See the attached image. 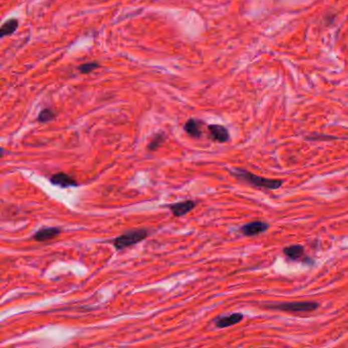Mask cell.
<instances>
[{"label": "cell", "instance_id": "1", "mask_svg": "<svg viewBox=\"0 0 348 348\" xmlns=\"http://www.w3.org/2000/svg\"><path fill=\"white\" fill-rule=\"evenodd\" d=\"M232 173H233V176H235L237 179L258 188L276 190V189H279L283 184L282 180L268 179V178L260 177L243 168H234L233 170H232Z\"/></svg>", "mask_w": 348, "mask_h": 348}, {"label": "cell", "instance_id": "2", "mask_svg": "<svg viewBox=\"0 0 348 348\" xmlns=\"http://www.w3.org/2000/svg\"><path fill=\"white\" fill-rule=\"evenodd\" d=\"M148 236V232L145 229H138V230H132L127 232V233L122 234L121 236L115 238L112 241L113 246L118 250H123L125 248H128L130 246H133L142 240H144Z\"/></svg>", "mask_w": 348, "mask_h": 348}, {"label": "cell", "instance_id": "3", "mask_svg": "<svg viewBox=\"0 0 348 348\" xmlns=\"http://www.w3.org/2000/svg\"><path fill=\"white\" fill-rule=\"evenodd\" d=\"M317 302L315 301H293V302H280L267 304V308H273L289 312H301V311H311L318 307Z\"/></svg>", "mask_w": 348, "mask_h": 348}, {"label": "cell", "instance_id": "4", "mask_svg": "<svg viewBox=\"0 0 348 348\" xmlns=\"http://www.w3.org/2000/svg\"><path fill=\"white\" fill-rule=\"evenodd\" d=\"M270 225L265 222H251L248 224H245L240 228V231L242 232V234L245 236H256L264 233L267 230H269Z\"/></svg>", "mask_w": 348, "mask_h": 348}, {"label": "cell", "instance_id": "5", "mask_svg": "<svg viewBox=\"0 0 348 348\" xmlns=\"http://www.w3.org/2000/svg\"><path fill=\"white\" fill-rule=\"evenodd\" d=\"M195 207H196V202L191 199H188L182 202H176V204L166 206V208H168L169 211L172 213L173 217H183L186 214L190 213Z\"/></svg>", "mask_w": 348, "mask_h": 348}, {"label": "cell", "instance_id": "6", "mask_svg": "<svg viewBox=\"0 0 348 348\" xmlns=\"http://www.w3.org/2000/svg\"><path fill=\"white\" fill-rule=\"evenodd\" d=\"M50 182L53 185H56L62 188H69V187H77L78 183L77 181L72 178L70 175L66 172H57L51 176Z\"/></svg>", "mask_w": 348, "mask_h": 348}, {"label": "cell", "instance_id": "7", "mask_svg": "<svg viewBox=\"0 0 348 348\" xmlns=\"http://www.w3.org/2000/svg\"><path fill=\"white\" fill-rule=\"evenodd\" d=\"M243 320V314L242 313H231L229 315L225 316H219L215 320V325L218 328H228L233 325H236L240 323Z\"/></svg>", "mask_w": 348, "mask_h": 348}, {"label": "cell", "instance_id": "8", "mask_svg": "<svg viewBox=\"0 0 348 348\" xmlns=\"http://www.w3.org/2000/svg\"><path fill=\"white\" fill-rule=\"evenodd\" d=\"M62 230L57 227H50V228H42L39 231H37L33 239L38 242H45L48 240H51L61 234Z\"/></svg>", "mask_w": 348, "mask_h": 348}, {"label": "cell", "instance_id": "9", "mask_svg": "<svg viewBox=\"0 0 348 348\" xmlns=\"http://www.w3.org/2000/svg\"><path fill=\"white\" fill-rule=\"evenodd\" d=\"M209 131L211 134V138L217 142L225 143L228 142L230 139L229 131L221 125H210Z\"/></svg>", "mask_w": 348, "mask_h": 348}, {"label": "cell", "instance_id": "10", "mask_svg": "<svg viewBox=\"0 0 348 348\" xmlns=\"http://www.w3.org/2000/svg\"><path fill=\"white\" fill-rule=\"evenodd\" d=\"M201 122L195 119H190L186 122V124L184 125V130L187 134H189L190 136L194 137V138H199L201 136Z\"/></svg>", "mask_w": 348, "mask_h": 348}, {"label": "cell", "instance_id": "11", "mask_svg": "<svg viewBox=\"0 0 348 348\" xmlns=\"http://www.w3.org/2000/svg\"><path fill=\"white\" fill-rule=\"evenodd\" d=\"M283 252L288 258L292 259V260H296V259H299L303 256L304 248L302 245L295 244V245H291V246H288V247L284 248Z\"/></svg>", "mask_w": 348, "mask_h": 348}, {"label": "cell", "instance_id": "12", "mask_svg": "<svg viewBox=\"0 0 348 348\" xmlns=\"http://www.w3.org/2000/svg\"><path fill=\"white\" fill-rule=\"evenodd\" d=\"M18 26H19V21L17 19H11V20L7 21L2 26V30H0V37L4 38L6 36L14 34L15 31L17 30Z\"/></svg>", "mask_w": 348, "mask_h": 348}, {"label": "cell", "instance_id": "13", "mask_svg": "<svg viewBox=\"0 0 348 348\" xmlns=\"http://www.w3.org/2000/svg\"><path fill=\"white\" fill-rule=\"evenodd\" d=\"M55 117H56V113L52 109L45 108V109L40 111V113L38 115V121L40 123H47V122L52 121Z\"/></svg>", "mask_w": 348, "mask_h": 348}, {"label": "cell", "instance_id": "14", "mask_svg": "<svg viewBox=\"0 0 348 348\" xmlns=\"http://www.w3.org/2000/svg\"><path fill=\"white\" fill-rule=\"evenodd\" d=\"M164 139H165V136H164L163 133H158V134H156V135L153 137V139L150 141L149 145H148V150H149V151H154V150H156V149L160 146V145L162 144V142L164 141Z\"/></svg>", "mask_w": 348, "mask_h": 348}, {"label": "cell", "instance_id": "15", "mask_svg": "<svg viewBox=\"0 0 348 348\" xmlns=\"http://www.w3.org/2000/svg\"><path fill=\"white\" fill-rule=\"evenodd\" d=\"M99 68V64L95 63V62H92V63H87V64H83L81 66H79V71L82 73V74H88L92 71H94L95 69Z\"/></svg>", "mask_w": 348, "mask_h": 348}]
</instances>
